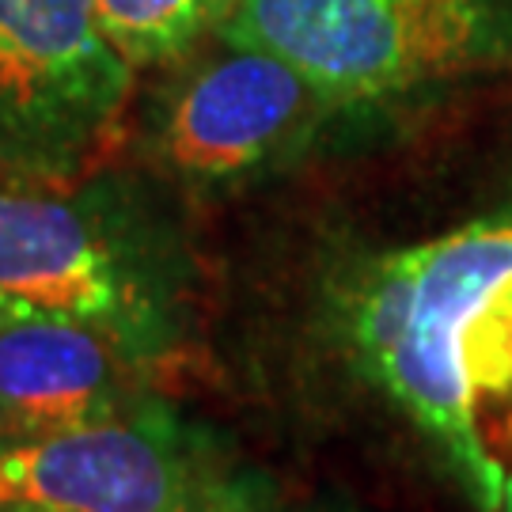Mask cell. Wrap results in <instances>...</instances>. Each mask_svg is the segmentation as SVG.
Returning <instances> with one entry per match:
<instances>
[{
  "instance_id": "cell-1",
  "label": "cell",
  "mask_w": 512,
  "mask_h": 512,
  "mask_svg": "<svg viewBox=\"0 0 512 512\" xmlns=\"http://www.w3.org/2000/svg\"><path fill=\"white\" fill-rule=\"evenodd\" d=\"M319 334L357 395L418 437L478 512L512 433V205L327 277Z\"/></svg>"
},
{
  "instance_id": "cell-2",
  "label": "cell",
  "mask_w": 512,
  "mask_h": 512,
  "mask_svg": "<svg viewBox=\"0 0 512 512\" xmlns=\"http://www.w3.org/2000/svg\"><path fill=\"white\" fill-rule=\"evenodd\" d=\"M73 323L164 380L194 323V262L137 179L0 175V323Z\"/></svg>"
},
{
  "instance_id": "cell-3",
  "label": "cell",
  "mask_w": 512,
  "mask_h": 512,
  "mask_svg": "<svg viewBox=\"0 0 512 512\" xmlns=\"http://www.w3.org/2000/svg\"><path fill=\"white\" fill-rule=\"evenodd\" d=\"M289 61L338 110L512 65V0H239L220 31Z\"/></svg>"
},
{
  "instance_id": "cell-4",
  "label": "cell",
  "mask_w": 512,
  "mask_h": 512,
  "mask_svg": "<svg viewBox=\"0 0 512 512\" xmlns=\"http://www.w3.org/2000/svg\"><path fill=\"white\" fill-rule=\"evenodd\" d=\"M285 494L160 399L61 433H0V512H247Z\"/></svg>"
},
{
  "instance_id": "cell-5",
  "label": "cell",
  "mask_w": 512,
  "mask_h": 512,
  "mask_svg": "<svg viewBox=\"0 0 512 512\" xmlns=\"http://www.w3.org/2000/svg\"><path fill=\"white\" fill-rule=\"evenodd\" d=\"M167 69L141 114L137 152L194 198L262 183L342 114L289 61L236 38L217 35Z\"/></svg>"
},
{
  "instance_id": "cell-6",
  "label": "cell",
  "mask_w": 512,
  "mask_h": 512,
  "mask_svg": "<svg viewBox=\"0 0 512 512\" xmlns=\"http://www.w3.org/2000/svg\"><path fill=\"white\" fill-rule=\"evenodd\" d=\"M133 76L95 0H0V175L73 179L99 167Z\"/></svg>"
},
{
  "instance_id": "cell-7",
  "label": "cell",
  "mask_w": 512,
  "mask_h": 512,
  "mask_svg": "<svg viewBox=\"0 0 512 512\" xmlns=\"http://www.w3.org/2000/svg\"><path fill=\"white\" fill-rule=\"evenodd\" d=\"M160 376L73 323H0V433H61L160 403Z\"/></svg>"
},
{
  "instance_id": "cell-8",
  "label": "cell",
  "mask_w": 512,
  "mask_h": 512,
  "mask_svg": "<svg viewBox=\"0 0 512 512\" xmlns=\"http://www.w3.org/2000/svg\"><path fill=\"white\" fill-rule=\"evenodd\" d=\"M118 54L141 69H167L228 27L239 0H95Z\"/></svg>"
},
{
  "instance_id": "cell-9",
  "label": "cell",
  "mask_w": 512,
  "mask_h": 512,
  "mask_svg": "<svg viewBox=\"0 0 512 512\" xmlns=\"http://www.w3.org/2000/svg\"><path fill=\"white\" fill-rule=\"evenodd\" d=\"M247 512H357L349 509V505H334V501H293L289 494H277L270 501H262L255 509Z\"/></svg>"
},
{
  "instance_id": "cell-10",
  "label": "cell",
  "mask_w": 512,
  "mask_h": 512,
  "mask_svg": "<svg viewBox=\"0 0 512 512\" xmlns=\"http://www.w3.org/2000/svg\"><path fill=\"white\" fill-rule=\"evenodd\" d=\"M497 512H512V475H509V482H505V494H501V505H497Z\"/></svg>"
}]
</instances>
